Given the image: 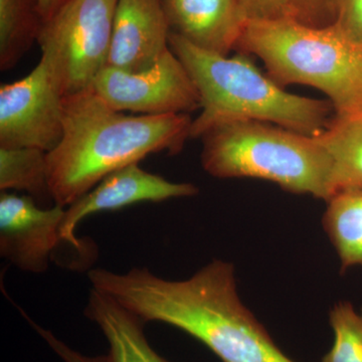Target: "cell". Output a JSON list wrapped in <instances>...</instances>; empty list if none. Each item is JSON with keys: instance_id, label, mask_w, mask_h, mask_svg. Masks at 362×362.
Here are the masks:
<instances>
[{"instance_id": "6da1fadb", "label": "cell", "mask_w": 362, "mask_h": 362, "mask_svg": "<svg viewBox=\"0 0 362 362\" xmlns=\"http://www.w3.org/2000/svg\"><path fill=\"white\" fill-rule=\"evenodd\" d=\"M88 277L93 289L113 298L143 322L178 328L221 362H296L243 304L232 264L214 259L181 281L162 279L147 268L125 273L95 269Z\"/></svg>"}, {"instance_id": "7a4b0ae2", "label": "cell", "mask_w": 362, "mask_h": 362, "mask_svg": "<svg viewBox=\"0 0 362 362\" xmlns=\"http://www.w3.org/2000/svg\"><path fill=\"white\" fill-rule=\"evenodd\" d=\"M192 124L188 114L126 115L92 88L65 97L63 137L47 152L54 204L71 206L107 175L150 154L178 153L190 139Z\"/></svg>"}, {"instance_id": "3957f363", "label": "cell", "mask_w": 362, "mask_h": 362, "mask_svg": "<svg viewBox=\"0 0 362 362\" xmlns=\"http://www.w3.org/2000/svg\"><path fill=\"white\" fill-rule=\"evenodd\" d=\"M169 47L185 66L201 97L202 112L190 128V139L221 124L259 121L302 134H321L334 112L329 100L288 93L264 75L249 54L223 56L204 51L171 32Z\"/></svg>"}, {"instance_id": "277c9868", "label": "cell", "mask_w": 362, "mask_h": 362, "mask_svg": "<svg viewBox=\"0 0 362 362\" xmlns=\"http://www.w3.org/2000/svg\"><path fill=\"white\" fill-rule=\"evenodd\" d=\"M235 51L261 59L281 87L321 90L335 116L362 114V49L334 25L317 28L293 18L247 21Z\"/></svg>"}, {"instance_id": "5b68a950", "label": "cell", "mask_w": 362, "mask_h": 362, "mask_svg": "<svg viewBox=\"0 0 362 362\" xmlns=\"http://www.w3.org/2000/svg\"><path fill=\"white\" fill-rule=\"evenodd\" d=\"M202 168L216 178H256L329 201L332 161L318 136L259 121L214 126L202 136Z\"/></svg>"}, {"instance_id": "8992f818", "label": "cell", "mask_w": 362, "mask_h": 362, "mask_svg": "<svg viewBox=\"0 0 362 362\" xmlns=\"http://www.w3.org/2000/svg\"><path fill=\"white\" fill-rule=\"evenodd\" d=\"M118 0H68L42 23V61L66 96L89 89L108 61Z\"/></svg>"}, {"instance_id": "52a82bcc", "label": "cell", "mask_w": 362, "mask_h": 362, "mask_svg": "<svg viewBox=\"0 0 362 362\" xmlns=\"http://www.w3.org/2000/svg\"><path fill=\"white\" fill-rule=\"evenodd\" d=\"M90 88L118 112L157 116L201 109L194 81L170 49L147 70L127 71L106 66Z\"/></svg>"}, {"instance_id": "ba28073f", "label": "cell", "mask_w": 362, "mask_h": 362, "mask_svg": "<svg viewBox=\"0 0 362 362\" xmlns=\"http://www.w3.org/2000/svg\"><path fill=\"white\" fill-rule=\"evenodd\" d=\"M65 95L40 59L26 77L0 87V147L54 149L64 133Z\"/></svg>"}, {"instance_id": "9c48e42d", "label": "cell", "mask_w": 362, "mask_h": 362, "mask_svg": "<svg viewBox=\"0 0 362 362\" xmlns=\"http://www.w3.org/2000/svg\"><path fill=\"white\" fill-rule=\"evenodd\" d=\"M65 207L37 206L30 195L1 192L0 254L16 268L40 274L47 270L52 252L61 243Z\"/></svg>"}, {"instance_id": "30bf717a", "label": "cell", "mask_w": 362, "mask_h": 362, "mask_svg": "<svg viewBox=\"0 0 362 362\" xmlns=\"http://www.w3.org/2000/svg\"><path fill=\"white\" fill-rule=\"evenodd\" d=\"M199 194L192 183L171 182L160 175L147 173L133 163L107 175L88 194L69 206L59 233L65 244L87 251V245L76 237V228L90 214L117 211L139 202H159Z\"/></svg>"}, {"instance_id": "8fae6325", "label": "cell", "mask_w": 362, "mask_h": 362, "mask_svg": "<svg viewBox=\"0 0 362 362\" xmlns=\"http://www.w3.org/2000/svg\"><path fill=\"white\" fill-rule=\"evenodd\" d=\"M162 0H118L107 66L141 71L170 49Z\"/></svg>"}, {"instance_id": "7c38bea8", "label": "cell", "mask_w": 362, "mask_h": 362, "mask_svg": "<svg viewBox=\"0 0 362 362\" xmlns=\"http://www.w3.org/2000/svg\"><path fill=\"white\" fill-rule=\"evenodd\" d=\"M171 32L190 44L228 56L246 26L238 0H162Z\"/></svg>"}, {"instance_id": "4fadbf2b", "label": "cell", "mask_w": 362, "mask_h": 362, "mask_svg": "<svg viewBox=\"0 0 362 362\" xmlns=\"http://www.w3.org/2000/svg\"><path fill=\"white\" fill-rule=\"evenodd\" d=\"M85 315L106 338L111 362H169L150 345L141 319L108 295L92 288Z\"/></svg>"}, {"instance_id": "5bb4252c", "label": "cell", "mask_w": 362, "mask_h": 362, "mask_svg": "<svg viewBox=\"0 0 362 362\" xmlns=\"http://www.w3.org/2000/svg\"><path fill=\"white\" fill-rule=\"evenodd\" d=\"M322 223L337 252L341 272L362 268V188H349L333 195Z\"/></svg>"}, {"instance_id": "9a60e30c", "label": "cell", "mask_w": 362, "mask_h": 362, "mask_svg": "<svg viewBox=\"0 0 362 362\" xmlns=\"http://www.w3.org/2000/svg\"><path fill=\"white\" fill-rule=\"evenodd\" d=\"M318 136L332 161L335 194L362 188V114L334 116Z\"/></svg>"}, {"instance_id": "2e32d148", "label": "cell", "mask_w": 362, "mask_h": 362, "mask_svg": "<svg viewBox=\"0 0 362 362\" xmlns=\"http://www.w3.org/2000/svg\"><path fill=\"white\" fill-rule=\"evenodd\" d=\"M39 0H0V69L11 70L39 39Z\"/></svg>"}, {"instance_id": "e0dca14e", "label": "cell", "mask_w": 362, "mask_h": 362, "mask_svg": "<svg viewBox=\"0 0 362 362\" xmlns=\"http://www.w3.org/2000/svg\"><path fill=\"white\" fill-rule=\"evenodd\" d=\"M0 189L21 190L35 199L45 197L52 201L47 180V152L30 147H0Z\"/></svg>"}, {"instance_id": "ac0fdd59", "label": "cell", "mask_w": 362, "mask_h": 362, "mask_svg": "<svg viewBox=\"0 0 362 362\" xmlns=\"http://www.w3.org/2000/svg\"><path fill=\"white\" fill-rule=\"evenodd\" d=\"M329 323L333 344L320 362H362V311L339 302L331 309Z\"/></svg>"}, {"instance_id": "d6986e66", "label": "cell", "mask_w": 362, "mask_h": 362, "mask_svg": "<svg viewBox=\"0 0 362 362\" xmlns=\"http://www.w3.org/2000/svg\"><path fill=\"white\" fill-rule=\"evenodd\" d=\"M337 0H294L291 18L317 28L333 25Z\"/></svg>"}, {"instance_id": "ffe728a7", "label": "cell", "mask_w": 362, "mask_h": 362, "mask_svg": "<svg viewBox=\"0 0 362 362\" xmlns=\"http://www.w3.org/2000/svg\"><path fill=\"white\" fill-rule=\"evenodd\" d=\"M333 25L352 44L362 49V0H337Z\"/></svg>"}, {"instance_id": "44dd1931", "label": "cell", "mask_w": 362, "mask_h": 362, "mask_svg": "<svg viewBox=\"0 0 362 362\" xmlns=\"http://www.w3.org/2000/svg\"><path fill=\"white\" fill-rule=\"evenodd\" d=\"M247 21L291 18L294 0H238Z\"/></svg>"}, {"instance_id": "7402d4cb", "label": "cell", "mask_w": 362, "mask_h": 362, "mask_svg": "<svg viewBox=\"0 0 362 362\" xmlns=\"http://www.w3.org/2000/svg\"><path fill=\"white\" fill-rule=\"evenodd\" d=\"M25 313H23L25 315ZM26 320L30 323V325L35 328V330L40 335V337L47 343L49 347L54 350V354L63 359L65 362H111L110 357L108 354L107 356H85V354H81L77 350L71 349L65 342L62 341L59 339L52 331L45 329L39 324L33 321L32 319L28 318L25 315Z\"/></svg>"}, {"instance_id": "603a6c76", "label": "cell", "mask_w": 362, "mask_h": 362, "mask_svg": "<svg viewBox=\"0 0 362 362\" xmlns=\"http://www.w3.org/2000/svg\"><path fill=\"white\" fill-rule=\"evenodd\" d=\"M66 1L68 0H39V11L42 23L52 18Z\"/></svg>"}]
</instances>
